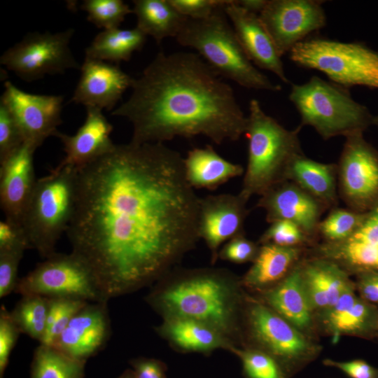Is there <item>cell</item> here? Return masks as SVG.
Masks as SVG:
<instances>
[{
  "instance_id": "obj_37",
  "label": "cell",
  "mask_w": 378,
  "mask_h": 378,
  "mask_svg": "<svg viewBox=\"0 0 378 378\" xmlns=\"http://www.w3.org/2000/svg\"><path fill=\"white\" fill-rule=\"evenodd\" d=\"M259 241L261 244H271L282 247H303L314 243L299 226L288 220L270 223Z\"/></svg>"
},
{
  "instance_id": "obj_27",
  "label": "cell",
  "mask_w": 378,
  "mask_h": 378,
  "mask_svg": "<svg viewBox=\"0 0 378 378\" xmlns=\"http://www.w3.org/2000/svg\"><path fill=\"white\" fill-rule=\"evenodd\" d=\"M300 262L266 293L265 299L274 312L301 331L310 326L313 310L303 285Z\"/></svg>"
},
{
  "instance_id": "obj_6",
  "label": "cell",
  "mask_w": 378,
  "mask_h": 378,
  "mask_svg": "<svg viewBox=\"0 0 378 378\" xmlns=\"http://www.w3.org/2000/svg\"><path fill=\"white\" fill-rule=\"evenodd\" d=\"M288 97L300 115V125L313 127L324 140L363 133L375 124L376 117L351 97L348 88L316 76L292 85Z\"/></svg>"
},
{
  "instance_id": "obj_19",
  "label": "cell",
  "mask_w": 378,
  "mask_h": 378,
  "mask_svg": "<svg viewBox=\"0 0 378 378\" xmlns=\"http://www.w3.org/2000/svg\"><path fill=\"white\" fill-rule=\"evenodd\" d=\"M71 102L86 107L113 110L134 78L117 64L85 57Z\"/></svg>"
},
{
  "instance_id": "obj_26",
  "label": "cell",
  "mask_w": 378,
  "mask_h": 378,
  "mask_svg": "<svg viewBox=\"0 0 378 378\" xmlns=\"http://www.w3.org/2000/svg\"><path fill=\"white\" fill-rule=\"evenodd\" d=\"M286 179L313 196L327 209L337 207V164L316 162L303 153L290 163Z\"/></svg>"
},
{
  "instance_id": "obj_9",
  "label": "cell",
  "mask_w": 378,
  "mask_h": 378,
  "mask_svg": "<svg viewBox=\"0 0 378 378\" xmlns=\"http://www.w3.org/2000/svg\"><path fill=\"white\" fill-rule=\"evenodd\" d=\"M15 293L48 298L108 302L85 262L74 253H55L23 277Z\"/></svg>"
},
{
  "instance_id": "obj_21",
  "label": "cell",
  "mask_w": 378,
  "mask_h": 378,
  "mask_svg": "<svg viewBox=\"0 0 378 378\" xmlns=\"http://www.w3.org/2000/svg\"><path fill=\"white\" fill-rule=\"evenodd\" d=\"M223 10L251 62L288 83L281 56L258 15L242 8L235 1L228 0Z\"/></svg>"
},
{
  "instance_id": "obj_16",
  "label": "cell",
  "mask_w": 378,
  "mask_h": 378,
  "mask_svg": "<svg viewBox=\"0 0 378 378\" xmlns=\"http://www.w3.org/2000/svg\"><path fill=\"white\" fill-rule=\"evenodd\" d=\"M248 200L239 193H221L200 197L197 232L216 259L219 247L231 239L244 234Z\"/></svg>"
},
{
  "instance_id": "obj_31",
  "label": "cell",
  "mask_w": 378,
  "mask_h": 378,
  "mask_svg": "<svg viewBox=\"0 0 378 378\" xmlns=\"http://www.w3.org/2000/svg\"><path fill=\"white\" fill-rule=\"evenodd\" d=\"M168 318L161 331L183 349L206 351L224 344L220 332L208 324L180 317Z\"/></svg>"
},
{
  "instance_id": "obj_38",
  "label": "cell",
  "mask_w": 378,
  "mask_h": 378,
  "mask_svg": "<svg viewBox=\"0 0 378 378\" xmlns=\"http://www.w3.org/2000/svg\"><path fill=\"white\" fill-rule=\"evenodd\" d=\"M248 378H287L279 363L270 354L259 351L239 352Z\"/></svg>"
},
{
  "instance_id": "obj_30",
  "label": "cell",
  "mask_w": 378,
  "mask_h": 378,
  "mask_svg": "<svg viewBox=\"0 0 378 378\" xmlns=\"http://www.w3.org/2000/svg\"><path fill=\"white\" fill-rule=\"evenodd\" d=\"M146 36L136 27L104 29L85 48V57L117 64L128 61L134 52L143 48Z\"/></svg>"
},
{
  "instance_id": "obj_47",
  "label": "cell",
  "mask_w": 378,
  "mask_h": 378,
  "mask_svg": "<svg viewBox=\"0 0 378 378\" xmlns=\"http://www.w3.org/2000/svg\"><path fill=\"white\" fill-rule=\"evenodd\" d=\"M131 365L136 378H165L164 368L156 360L136 359L132 361Z\"/></svg>"
},
{
  "instance_id": "obj_41",
  "label": "cell",
  "mask_w": 378,
  "mask_h": 378,
  "mask_svg": "<svg viewBox=\"0 0 378 378\" xmlns=\"http://www.w3.org/2000/svg\"><path fill=\"white\" fill-rule=\"evenodd\" d=\"M20 331L11 318L4 304L0 309V378H3L10 355L18 340Z\"/></svg>"
},
{
  "instance_id": "obj_35",
  "label": "cell",
  "mask_w": 378,
  "mask_h": 378,
  "mask_svg": "<svg viewBox=\"0 0 378 378\" xmlns=\"http://www.w3.org/2000/svg\"><path fill=\"white\" fill-rule=\"evenodd\" d=\"M80 9L87 13V20L98 28L119 27L133 10L122 0H85Z\"/></svg>"
},
{
  "instance_id": "obj_44",
  "label": "cell",
  "mask_w": 378,
  "mask_h": 378,
  "mask_svg": "<svg viewBox=\"0 0 378 378\" xmlns=\"http://www.w3.org/2000/svg\"><path fill=\"white\" fill-rule=\"evenodd\" d=\"M323 363L326 366L339 369L350 378H378V368L372 366L363 360L336 361L326 359Z\"/></svg>"
},
{
  "instance_id": "obj_36",
  "label": "cell",
  "mask_w": 378,
  "mask_h": 378,
  "mask_svg": "<svg viewBox=\"0 0 378 378\" xmlns=\"http://www.w3.org/2000/svg\"><path fill=\"white\" fill-rule=\"evenodd\" d=\"M88 302H90L69 298H50L46 331L40 344L51 346L73 316Z\"/></svg>"
},
{
  "instance_id": "obj_40",
  "label": "cell",
  "mask_w": 378,
  "mask_h": 378,
  "mask_svg": "<svg viewBox=\"0 0 378 378\" xmlns=\"http://www.w3.org/2000/svg\"><path fill=\"white\" fill-rule=\"evenodd\" d=\"M24 144L22 133L12 114L0 102V163Z\"/></svg>"
},
{
  "instance_id": "obj_8",
  "label": "cell",
  "mask_w": 378,
  "mask_h": 378,
  "mask_svg": "<svg viewBox=\"0 0 378 378\" xmlns=\"http://www.w3.org/2000/svg\"><path fill=\"white\" fill-rule=\"evenodd\" d=\"M288 55L297 65L319 71L340 86L378 89V52L362 43L308 37Z\"/></svg>"
},
{
  "instance_id": "obj_11",
  "label": "cell",
  "mask_w": 378,
  "mask_h": 378,
  "mask_svg": "<svg viewBox=\"0 0 378 378\" xmlns=\"http://www.w3.org/2000/svg\"><path fill=\"white\" fill-rule=\"evenodd\" d=\"M345 139L337 164L339 194L348 209L364 213L378 200V151L363 133Z\"/></svg>"
},
{
  "instance_id": "obj_39",
  "label": "cell",
  "mask_w": 378,
  "mask_h": 378,
  "mask_svg": "<svg viewBox=\"0 0 378 378\" xmlns=\"http://www.w3.org/2000/svg\"><path fill=\"white\" fill-rule=\"evenodd\" d=\"M27 245H19L0 250V298L15 291L19 279L18 268Z\"/></svg>"
},
{
  "instance_id": "obj_20",
  "label": "cell",
  "mask_w": 378,
  "mask_h": 378,
  "mask_svg": "<svg viewBox=\"0 0 378 378\" xmlns=\"http://www.w3.org/2000/svg\"><path fill=\"white\" fill-rule=\"evenodd\" d=\"M36 148L24 143L0 163V205L5 218L22 225L34 190V154Z\"/></svg>"
},
{
  "instance_id": "obj_10",
  "label": "cell",
  "mask_w": 378,
  "mask_h": 378,
  "mask_svg": "<svg viewBox=\"0 0 378 378\" xmlns=\"http://www.w3.org/2000/svg\"><path fill=\"white\" fill-rule=\"evenodd\" d=\"M74 31L28 33L1 55L0 63L27 82L70 69H80L69 47Z\"/></svg>"
},
{
  "instance_id": "obj_4",
  "label": "cell",
  "mask_w": 378,
  "mask_h": 378,
  "mask_svg": "<svg viewBox=\"0 0 378 378\" xmlns=\"http://www.w3.org/2000/svg\"><path fill=\"white\" fill-rule=\"evenodd\" d=\"M225 7V6H224ZM223 8L204 19H186L176 37L191 48L223 78L254 90L278 92L273 83L251 62L242 48Z\"/></svg>"
},
{
  "instance_id": "obj_42",
  "label": "cell",
  "mask_w": 378,
  "mask_h": 378,
  "mask_svg": "<svg viewBox=\"0 0 378 378\" xmlns=\"http://www.w3.org/2000/svg\"><path fill=\"white\" fill-rule=\"evenodd\" d=\"M260 247L244 234L237 236L229 240L219 253L221 259L235 262L244 263L253 261Z\"/></svg>"
},
{
  "instance_id": "obj_22",
  "label": "cell",
  "mask_w": 378,
  "mask_h": 378,
  "mask_svg": "<svg viewBox=\"0 0 378 378\" xmlns=\"http://www.w3.org/2000/svg\"><path fill=\"white\" fill-rule=\"evenodd\" d=\"M112 131L113 125L102 110L86 107L85 120L75 134L57 131L54 135L62 142L65 153L59 163L78 169L108 153L115 145L111 139Z\"/></svg>"
},
{
  "instance_id": "obj_3",
  "label": "cell",
  "mask_w": 378,
  "mask_h": 378,
  "mask_svg": "<svg viewBox=\"0 0 378 378\" xmlns=\"http://www.w3.org/2000/svg\"><path fill=\"white\" fill-rule=\"evenodd\" d=\"M299 125L289 130L267 115L260 102H249L245 135L248 158L239 194L247 200L261 196L274 186L287 181L288 167L295 157L303 154Z\"/></svg>"
},
{
  "instance_id": "obj_32",
  "label": "cell",
  "mask_w": 378,
  "mask_h": 378,
  "mask_svg": "<svg viewBox=\"0 0 378 378\" xmlns=\"http://www.w3.org/2000/svg\"><path fill=\"white\" fill-rule=\"evenodd\" d=\"M85 363L40 344L34 352L30 378H84Z\"/></svg>"
},
{
  "instance_id": "obj_7",
  "label": "cell",
  "mask_w": 378,
  "mask_h": 378,
  "mask_svg": "<svg viewBox=\"0 0 378 378\" xmlns=\"http://www.w3.org/2000/svg\"><path fill=\"white\" fill-rule=\"evenodd\" d=\"M227 278L214 271H200L180 279L150 297L151 303L169 316L201 321L219 332L232 318Z\"/></svg>"
},
{
  "instance_id": "obj_13",
  "label": "cell",
  "mask_w": 378,
  "mask_h": 378,
  "mask_svg": "<svg viewBox=\"0 0 378 378\" xmlns=\"http://www.w3.org/2000/svg\"><path fill=\"white\" fill-rule=\"evenodd\" d=\"M258 16L281 56L327 22L321 3L314 0H267Z\"/></svg>"
},
{
  "instance_id": "obj_15",
  "label": "cell",
  "mask_w": 378,
  "mask_h": 378,
  "mask_svg": "<svg viewBox=\"0 0 378 378\" xmlns=\"http://www.w3.org/2000/svg\"><path fill=\"white\" fill-rule=\"evenodd\" d=\"M314 244L313 256L330 260L349 274L378 271V200L364 212L360 224L348 239Z\"/></svg>"
},
{
  "instance_id": "obj_25",
  "label": "cell",
  "mask_w": 378,
  "mask_h": 378,
  "mask_svg": "<svg viewBox=\"0 0 378 378\" xmlns=\"http://www.w3.org/2000/svg\"><path fill=\"white\" fill-rule=\"evenodd\" d=\"M186 181L195 189L214 190L244 174L242 165L220 155L211 146L194 148L183 158Z\"/></svg>"
},
{
  "instance_id": "obj_14",
  "label": "cell",
  "mask_w": 378,
  "mask_h": 378,
  "mask_svg": "<svg viewBox=\"0 0 378 378\" xmlns=\"http://www.w3.org/2000/svg\"><path fill=\"white\" fill-rule=\"evenodd\" d=\"M61 95L36 94L24 92L10 81L4 83L0 102L10 111L27 143L37 149L54 136L62 122Z\"/></svg>"
},
{
  "instance_id": "obj_34",
  "label": "cell",
  "mask_w": 378,
  "mask_h": 378,
  "mask_svg": "<svg viewBox=\"0 0 378 378\" xmlns=\"http://www.w3.org/2000/svg\"><path fill=\"white\" fill-rule=\"evenodd\" d=\"M364 213L335 207L318 224L317 234L326 242L348 239L360 224Z\"/></svg>"
},
{
  "instance_id": "obj_43",
  "label": "cell",
  "mask_w": 378,
  "mask_h": 378,
  "mask_svg": "<svg viewBox=\"0 0 378 378\" xmlns=\"http://www.w3.org/2000/svg\"><path fill=\"white\" fill-rule=\"evenodd\" d=\"M183 16L193 20L209 18L216 10L224 8L228 0H169Z\"/></svg>"
},
{
  "instance_id": "obj_12",
  "label": "cell",
  "mask_w": 378,
  "mask_h": 378,
  "mask_svg": "<svg viewBox=\"0 0 378 378\" xmlns=\"http://www.w3.org/2000/svg\"><path fill=\"white\" fill-rule=\"evenodd\" d=\"M248 320L253 336L276 359L287 378L312 360L318 352L300 330L261 304L250 307Z\"/></svg>"
},
{
  "instance_id": "obj_33",
  "label": "cell",
  "mask_w": 378,
  "mask_h": 378,
  "mask_svg": "<svg viewBox=\"0 0 378 378\" xmlns=\"http://www.w3.org/2000/svg\"><path fill=\"white\" fill-rule=\"evenodd\" d=\"M50 308V298L36 295H22L10 312L12 320L21 333L43 341Z\"/></svg>"
},
{
  "instance_id": "obj_29",
  "label": "cell",
  "mask_w": 378,
  "mask_h": 378,
  "mask_svg": "<svg viewBox=\"0 0 378 378\" xmlns=\"http://www.w3.org/2000/svg\"><path fill=\"white\" fill-rule=\"evenodd\" d=\"M133 13L136 27L158 43L167 37H176L187 18L169 0H134Z\"/></svg>"
},
{
  "instance_id": "obj_23",
  "label": "cell",
  "mask_w": 378,
  "mask_h": 378,
  "mask_svg": "<svg viewBox=\"0 0 378 378\" xmlns=\"http://www.w3.org/2000/svg\"><path fill=\"white\" fill-rule=\"evenodd\" d=\"M303 285L312 310L332 306L344 293L355 290L349 274L337 263L318 256L300 260Z\"/></svg>"
},
{
  "instance_id": "obj_45",
  "label": "cell",
  "mask_w": 378,
  "mask_h": 378,
  "mask_svg": "<svg viewBox=\"0 0 378 378\" xmlns=\"http://www.w3.org/2000/svg\"><path fill=\"white\" fill-rule=\"evenodd\" d=\"M19 245L29 246L22 225L4 218L0 221V250Z\"/></svg>"
},
{
  "instance_id": "obj_46",
  "label": "cell",
  "mask_w": 378,
  "mask_h": 378,
  "mask_svg": "<svg viewBox=\"0 0 378 378\" xmlns=\"http://www.w3.org/2000/svg\"><path fill=\"white\" fill-rule=\"evenodd\" d=\"M356 288L365 300L378 307V271H368L356 274Z\"/></svg>"
},
{
  "instance_id": "obj_49",
  "label": "cell",
  "mask_w": 378,
  "mask_h": 378,
  "mask_svg": "<svg viewBox=\"0 0 378 378\" xmlns=\"http://www.w3.org/2000/svg\"><path fill=\"white\" fill-rule=\"evenodd\" d=\"M118 378H136L133 370H127L125 371Z\"/></svg>"
},
{
  "instance_id": "obj_18",
  "label": "cell",
  "mask_w": 378,
  "mask_h": 378,
  "mask_svg": "<svg viewBox=\"0 0 378 378\" xmlns=\"http://www.w3.org/2000/svg\"><path fill=\"white\" fill-rule=\"evenodd\" d=\"M107 303L88 302L73 316L51 346L84 362L97 355L104 348L111 333Z\"/></svg>"
},
{
  "instance_id": "obj_1",
  "label": "cell",
  "mask_w": 378,
  "mask_h": 378,
  "mask_svg": "<svg viewBox=\"0 0 378 378\" xmlns=\"http://www.w3.org/2000/svg\"><path fill=\"white\" fill-rule=\"evenodd\" d=\"M200 197L183 158L162 143L115 144L78 169L66 230L109 300L162 276L198 237Z\"/></svg>"
},
{
  "instance_id": "obj_24",
  "label": "cell",
  "mask_w": 378,
  "mask_h": 378,
  "mask_svg": "<svg viewBox=\"0 0 378 378\" xmlns=\"http://www.w3.org/2000/svg\"><path fill=\"white\" fill-rule=\"evenodd\" d=\"M323 324L332 341L342 335L363 338L377 337L378 332V307L350 290L330 307L321 312Z\"/></svg>"
},
{
  "instance_id": "obj_17",
  "label": "cell",
  "mask_w": 378,
  "mask_h": 378,
  "mask_svg": "<svg viewBox=\"0 0 378 378\" xmlns=\"http://www.w3.org/2000/svg\"><path fill=\"white\" fill-rule=\"evenodd\" d=\"M272 223L288 220L296 224L313 241L323 213L327 208L318 200L290 181H283L267 190L256 203Z\"/></svg>"
},
{
  "instance_id": "obj_51",
  "label": "cell",
  "mask_w": 378,
  "mask_h": 378,
  "mask_svg": "<svg viewBox=\"0 0 378 378\" xmlns=\"http://www.w3.org/2000/svg\"><path fill=\"white\" fill-rule=\"evenodd\" d=\"M377 337H378V332H377Z\"/></svg>"
},
{
  "instance_id": "obj_28",
  "label": "cell",
  "mask_w": 378,
  "mask_h": 378,
  "mask_svg": "<svg viewBox=\"0 0 378 378\" xmlns=\"http://www.w3.org/2000/svg\"><path fill=\"white\" fill-rule=\"evenodd\" d=\"M303 247L262 244L253 264L244 276L251 287H263L281 281L300 261Z\"/></svg>"
},
{
  "instance_id": "obj_50",
  "label": "cell",
  "mask_w": 378,
  "mask_h": 378,
  "mask_svg": "<svg viewBox=\"0 0 378 378\" xmlns=\"http://www.w3.org/2000/svg\"><path fill=\"white\" fill-rule=\"evenodd\" d=\"M375 124L378 125V116H376Z\"/></svg>"
},
{
  "instance_id": "obj_48",
  "label": "cell",
  "mask_w": 378,
  "mask_h": 378,
  "mask_svg": "<svg viewBox=\"0 0 378 378\" xmlns=\"http://www.w3.org/2000/svg\"><path fill=\"white\" fill-rule=\"evenodd\" d=\"M235 1L242 8L258 15L266 6L267 0H240Z\"/></svg>"
},
{
  "instance_id": "obj_2",
  "label": "cell",
  "mask_w": 378,
  "mask_h": 378,
  "mask_svg": "<svg viewBox=\"0 0 378 378\" xmlns=\"http://www.w3.org/2000/svg\"><path fill=\"white\" fill-rule=\"evenodd\" d=\"M131 88L111 115L131 122L134 144L202 135L221 144L245 134L247 116L233 89L197 53L158 52Z\"/></svg>"
},
{
  "instance_id": "obj_5",
  "label": "cell",
  "mask_w": 378,
  "mask_h": 378,
  "mask_svg": "<svg viewBox=\"0 0 378 378\" xmlns=\"http://www.w3.org/2000/svg\"><path fill=\"white\" fill-rule=\"evenodd\" d=\"M78 168L59 163L37 179L22 225L29 246L43 258L53 255L66 232L76 200Z\"/></svg>"
}]
</instances>
